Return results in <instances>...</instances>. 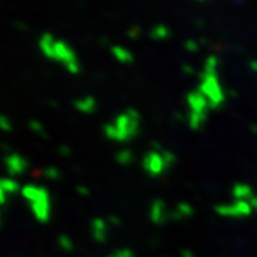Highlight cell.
<instances>
[{"mask_svg": "<svg viewBox=\"0 0 257 257\" xmlns=\"http://www.w3.org/2000/svg\"><path fill=\"white\" fill-rule=\"evenodd\" d=\"M140 132V113L136 109H126L117 114L110 123L103 126L104 136L117 142V143H127L135 138H138Z\"/></svg>", "mask_w": 257, "mask_h": 257, "instance_id": "7a4b0ae2", "label": "cell"}, {"mask_svg": "<svg viewBox=\"0 0 257 257\" xmlns=\"http://www.w3.org/2000/svg\"><path fill=\"white\" fill-rule=\"evenodd\" d=\"M59 246L63 248L64 251H70L73 248V241L69 239L67 236H60L59 237Z\"/></svg>", "mask_w": 257, "mask_h": 257, "instance_id": "e0dca14e", "label": "cell"}, {"mask_svg": "<svg viewBox=\"0 0 257 257\" xmlns=\"http://www.w3.org/2000/svg\"><path fill=\"white\" fill-rule=\"evenodd\" d=\"M25 196L28 199L33 213L40 221H47L50 217V197L49 193L42 187H35V186H28L25 187Z\"/></svg>", "mask_w": 257, "mask_h": 257, "instance_id": "8992f818", "label": "cell"}, {"mask_svg": "<svg viewBox=\"0 0 257 257\" xmlns=\"http://www.w3.org/2000/svg\"><path fill=\"white\" fill-rule=\"evenodd\" d=\"M248 67H250L251 72L257 73V59H253L251 62H248Z\"/></svg>", "mask_w": 257, "mask_h": 257, "instance_id": "603a6c76", "label": "cell"}, {"mask_svg": "<svg viewBox=\"0 0 257 257\" xmlns=\"http://www.w3.org/2000/svg\"><path fill=\"white\" fill-rule=\"evenodd\" d=\"M110 50H111V55L114 56V59H116L117 62H120V63L128 64L135 60V55L128 50L127 47L116 45V46H111Z\"/></svg>", "mask_w": 257, "mask_h": 257, "instance_id": "7c38bea8", "label": "cell"}, {"mask_svg": "<svg viewBox=\"0 0 257 257\" xmlns=\"http://www.w3.org/2000/svg\"><path fill=\"white\" fill-rule=\"evenodd\" d=\"M182 72L184 74H193L194 73V67H193L192 64H183L182 66Z\"/></svg>", "mask_w": 257, "mask_h": 257, "instance_id": "ffe728a7", "label": "cell"}, {"mask_svg": "<svg viewBox=\"0 0 257 257\" xmlns=\"http://www.w3.org/2000/svg\"><path fill=\"white\" fill-rule=\"evenodd\" d=\"M216 213L221 216V217H227V219H243V217H248L251 214V206L248 202H243V200H234L231 203H223L216 206Z\"/></svg>", "mask_w": 257, "mask_h": 257, "instance_id": "52a82bcc", "label": "cell"}, {"mask_svg": "<svg viewBox=\"0 0 257 257\" xmlns=\"http://www.w3.org/2000/svg\"><path fill=\"white\" fill-rule=\"evenodd\" d=\"M107 257H135V253L130 248H119V250L110 253Z\"/></svg>", "mask_w": 257, "mask_h": 257, "instance_id": "ac0fdd59", "label": "cell"}, {"mask_svg": "<svg viewBox=\"0 0 257 257\" xmlns=\"http://www.w3.org/2000/svg\"><path fill=\"white\" fill-rule=\"evenodd\" d=\"M46 175L49 176V177H52V179H57L59 177V170L57 169H47V172H46Z\"/></svg>", "mask_w": 257, "mask_h": 257, "instance_id": "44dd1931", "label": "cell"}, {"mask_svg": "<svg viewBox=\"0 0 257 257\" xmlns=\"http://www.w3.org/2000/svg\"><path fill=\"white\" fill-rule=\"evenodd\" d=\"M194 214V209L189 203H177L173 210H170V220H184L190 219Z\"/></svg>", "mask_w": 257, "mask_h": 257, "instance_id": "30bf717a", "label": "cell"}, {"mask_svg": "<svg viewBox=\"0 0 257 257\" xmlns=\"http://www.w3.org/2000/svg\"><path fill=\"white\" fill-rule=\"evenodd\" d=\"M180 257H196V256H194V251L189 250V248H183V250H180Z\"/></svg>", "mask_w": 257, "mask_h": 257, "instance_id": "7402d4cb", "label": "cell"}, {"mask_svg": "<svg viewBox=\"0 0 257 257\" xmlns=\"http://www.w3.org/2000/svg\"><path fill=\"white\" fill-rule=\"evenodd\" d=\"M109 221H110L111 224H116V226H120V219L117 217V216H111L110 219H109Z\"/></svg>", "mask_w": 257, "mask_h": 257, "instance_id": "d4e9b609", "label": "cell"}, {"mask_svg": "<svg viewBox=\"0 0 257 257\" xmlns=\"http://www.w3.org/2000/svg\"><path fill=\"white\" fill-rule=\"evenodd\" d=\"M170 29L167 28L166 25H156V26H153L152 30L149 32V36L152 37L153 40H165L167 37H170Z\"/></svg>", "mask_w": 257, "mask_h": 257, "instance_id": "5bb4252c", "label": "cell"}, {"mask_svg": "<svg viewBox=\"0 0 257 257\" xmlns=\"http://www.w3.org/2000/svg\"><path fill=\"white\" fill-rule=\"evenodd\" d=\"M149 219L152 223H155L157 226H162L170 220V210L167 207V204L160 199H156L150 203L149 207Z\"/></svg>", "mask_w": 257, "mask_h": 257, "instance_id": "ba28073f", "label": "cell"}, {"mask_svg": "<svg viewBox=\"0 0 257 257\" xmlns=\"http://www.w3.org/2000/svg\"><path fill=\"white\" fill-rule=\"evenodd\" d=\"M248 203H250V206H251V209L253 210H256L257 211V196L254 194L250 200H248Z\"/></svg>", "mask_w": 257, "mask_h": 257, "instance_id": "cb8c5ba5", "label": "cell"}, {"mask_svg": "<svg viewBox=\"0 0 257 257\" xmlns=\"http://www.w3.org/2000/svg\"><path fill=\"white\" fill-rule=\"evenodd\" d=\"M231 194L234 197V200H243V202H248L254 194H253V189L251 186L247 183H236L231 189Z\"/></svg>", "mask_w": 257, "mask_h": 257, "instance_id": "8fae6325", "label": "cell"}, {"mask_svg": "<svg viewBox=\"0 0 257 257\" xmlns=\"http://www.w3.org/2000/svg\"><path fill=\"white\" fill-rule=\"evenodd\" d=\"M140 33H142V30H140V28H138V26H132V28L127 30V36L130 37V39H138V37H140Z\"/></svg>", "mask_w": 257, "mask_h": 257, "instance_id": "d6986e66", "label": "cell"}, {"mask_svg": "<svg viewBox=\"0 0 257 257\" xmlns=\"http://www.w3.org/2000/svg\"><path fill=\"white\" fill-rule=\"evenodd\" d=\"M197 90L207 99L210 109H217L226 100V93L219 80V57L210 55L203 66L200 84Z\"/></svg>", "mask_w": 257, "mask_h": 257, "instance_id": "6da1fadb", "label": "cell"}, {"mask_svg": "<svg viewBox=\"0 0 257 257\" xmlns=\"http://www.w3.org/2000/svg\"><path fill=\"white\" fill-rule=\"evenodd\" d=\"M79 192H82V193H83V196H86V194H89V190H87V189H84V187H80V189H79Z\"/></svg>", "mask_w": 257, "mask_h": 257, "instance_id": "484cf974", "label": "cell"}, {"mask_svg": "<svg viewBox=\"0 0 257 257\" xmlns=\"http://www.w3.org/2000/svg\"><path fill=\"white\" fill-rule=\"evenodd\" d=\"M186 103L189 107V126L192 130H200L207 121V113L210 110L209 101L199 90H192L186 96Z\"/></svg>", "mask_w": 257, "mask_h": 257, "instance_id": "5b68a950", "label": "cell"}, {"mask_svg": "<svg viewBox=\"0 0 257 257\" xmlns=\"http://www.w3.org/2000/svg\"><path fill=\"white\" fill-rule=\"evenodd\" d=\"M96 100L93 99L92 96H86L80 100L76 101V107L77 110H80L82 113H86V114H92L96 110Z\"/></svg>", "mask_w": 257, "mask_h": 257, "instance_id": "4fadbf2b", "label": "cell"}, {"mask_svg": "<svg viewBox=\"0 0 257 257\" xmlns=\"http://www.w3.org/2000/svg\"><path fill=\"white\" fill-rule=\"evenodd\" d=\"M116 162L121 166H128L135 162V153L130 149H121L116 153Z\"/></svg>", "mask_w": 257, "mask_h": 257, "instance_id": "9a60e30c", "label": "cell"}, {"mask_svg": "<svg viewBox=\"0 0 257 257\" xmlns=\"http://www.w3.org/2000/svg\"><path fill=\"white\" fill-rule=\"evenodd\" d=\"M183 47L184 50H187V52H190V53H194V52H197V50L200 49V45H199V42L194 40V39H187L183 43Z\"/></svg>", "mask_w": 257, "mask_h": 257, "instance_id": "2e32d148", "label": "cell"}, {"mask_svg": "<svg viewBox=\"0 0 257 257\" xmlns=\"http://www.w3.org/2000/svg\"><path fill=\"white\" fill-rule=\"evenodd\" d=\"M40 49L46 57L64 64V67L70 73L76 74L80 72V63L77 60V56L73 49L67 43H64L63 40H56L52 35L46 33L40 39Z\"/></svg>", "mask_w": 257, "mask_h": 257, "instance_id": "3957f363", "label": "cell"}, {"mask_svg": "<svg viewBox=\"0 0 257 257\" xmlns=\"http://www.w3.org/2000/svg\"><path fill=\"white\" fill-rule=\"evenodd\" d=\"M90 233H92V237L97 243H104L107 237H109V223L101 219V217H96L93 219L92 224H90Z\"/></svg>", "mask_w": 257, "mask_h": 257, "instance_id": "9c48e42d", "label": "cell"}, {"mask_svg": "<svg viewBox=\"0 0 257 257\" xmlns=\"http://www.w3.org/2000/svg\"><path fill=\"white\" fill-rule=\"evenodd\" d=\"M142 163L147 175L152 177H159L172 169V166L176 163V156L173 152L167 150L157 143H153V149L145 155Z\"/></svg>", "mask_w": 257, "mask_h": 257, "instance_id": "277c9868", "label": "cell"}]
</instances>
